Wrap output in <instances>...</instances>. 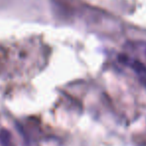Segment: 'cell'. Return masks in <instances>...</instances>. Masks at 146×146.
I'll use <instances>...</instances> for the list:
<instances>
[{
    "label": "cell",
    "mask_w": 146,
    "mask_h": 146,
    "mask_svg": "<svg viewBox=\"0 0 146 146\" xmlns=\"http://www.w3.org/2000/svg\"><path fill=\"white\" fill-rule=\"evenodd\" d=\"M0 145L1 146H15L13 143L12 135L6 129H2L0 131Z\"/></svg>",
    "instance_id": "6da1fadb"
},
{
    "label": "cell",
    "mask_w": 146,
    "mask_h": 146,
    "mask_svg": "<svg viewBox=\"0 0 146 146\" xmlns=\"http://www.w3.org/2000/svg\"><path fill=\"white\" fill-rule=\"evenodd\" d=\"M132 68L135 70V72L139 73V74H146V66L143 63L140 62V61H134L132 63Z\"/></svg>",
    "instance_id": "7a4b0ae2"
}]
</instances>
